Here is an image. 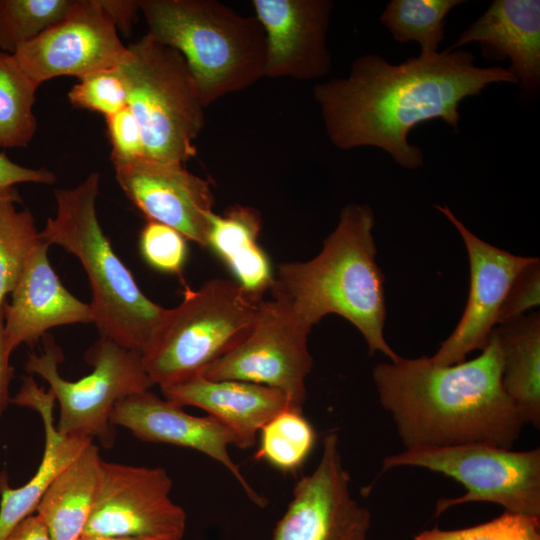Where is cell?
<instances>
[{
	"instance_id": "cell-21",
	"label": "cell",
	"mask_w": 540,
	"mask_h": 540,
	"mask_svg": "<svg viewBox=\"0 0 540 540\" xmlns=\"http://www.w3.org/2000/svg\"><path fill=\"white\" fill-rule=\"evenodd\" d=\"M471 42L481 44L487 57L508 58V70L521 87L540 85V1L495 0L447 50Z\"/></svg>"
},
{
	"instance_id": "cell-18",
	"label": "cell",
	"mask_w": 540,
	"mask_h": 540,
	"mask_svg": "<svg viewBox=\"0 0 540 540\" xmlns=\"http://www.w3.org/2000/svg\"><path fill=\"white\" fill-rule=\"evenodd\" d=\"M49 244L43 240L32 252L3 308L6 346L12 352L32 345L54 327L93 323L89 304L72 295L51 267Z\"/></svg>"
},
{
	"instance_id": "cell-12",
	"label": "cell",
	"mask_w": 540,
	"mask_h": 540,
	"mask_svg": "<svg viewBox=\"0 0 540 540\" xmlns=\"http://www.w3.org/2000/svg\"><path fill=\"white\" fill-rule=\"evenodd\" d=\"M128 46L98 0H75L69 14L12 55L22 72L37 86L47 80L118 67Z\"/></svg>"
},
{
	"instance_id": "cell-13",
	"label": "cell",
	"mask_w": 540,
	"mask_h": 540,
	"mask_svg": "<svg viewBox=\"0 0 540 540\" xmlns=\"http://www.w3.org/2000/svg\"><path fill=\"white\" fill-rule=\"evenodd\" d=\"M337 432L323 439L314 471L301 477L272 540H367L370 511L353 497Z\"/></svg>"
},
{
	"instance_id": "cell-26",
	"label": "cell",
	"mask_w": 540,
	"mask_h": 540,
	"mask_svg": "<svg viewBox=\"0 0 540 540\" xmlns=\"http://www.w3.org/2000/svg\"><path fill=\"white\" fill-rule=\"evenodd\" d=\"M37 88L13 55L0 50V147L22 148L33 139Z\"/></svg>"
},
{
	"instance_id": "cell-38",
	"label": "cell",
	"mask_w": 540,
	"mask_h": 540,
	"mask_svg": "<svg viewBox=\"0 0 540 540\" xmlns=\"http://www.w3.org/2000/svg\"><path fill=\"white\" fill-rule=\"evenodd\" d=\"M4 540H52L37 515H30L18 523Z\"/></svg>"
},
{
	"instance_id": "cell-14",
	"label": "cell",
	"mask_w": 540,
	"mask_h": 540,
	"mask_svg": "<svg viewBox=\"0 0 540 540\" xmlns=\"http://www.w3.org/2000/svg\"><path fill=\"white\" fill-rule=\"evenodd\" d=\"M459 232L469 258L470 289L464 312L450 336L429 357L435 365L461 363L474 350L483 349L497 325L511 284L534 257L511 254L473 234L448 206L434 205Z\"/></svg>"
},
{
	"instance_id": "cell-35",
	"label": "cell",
	"mask_w": 540,
	"mask_h": 540,
	"mask_svg": "<svg viewBox=\"0 0 540 540\" xmlns=\"http://www.w3.org/2000/svg\"><path fill=\"white\" fill-rule=\"evenodd\" d=\"M55 174L45 168H28L11 161L4 153H0V190L14 187L19 183L53 184Z\"/></svg>"
},
{
	"instance_id": "cell-30",
	"label": "cell",
	"mask_w": 540,
	"mask_h": 540,
	"mask_svg": "<svg viewBox=\"0 0 540 540\" xmlns=\"http://www.w3.org/2000/svg\"><path fill=\"white\" fill-rule=\"evenodd\" d=\"M540 519L504 511L500 516L475 526L442 530L434 527L414 540H540Z\"/></svg>"
},
{
	"instance_id": "cell-7",
	"label": "cell",
	"mask_w": 540,
	"mask_h": 540,
	"mask_svg": "<svg viewBox=\"0 0 540 540\" xmlns=\"http://www.w3.org/2000/svg\"><path fill=\"white\" fill-rule=\"evenodd\" d=\"M118 66L127 105L143 134L145 157L186 162L205 122L206 105L183 55L149 34L128 45Z\"/></svg>"
},
{
	"instance_id": "cell-23",
	"label": "cell",
	"mask_w": 540,
	"mask_h": 540,
	"mask_svg": "<svg viewBox=\"0 0 540 540\" xmlns=\"http://www.w3.org/2000/svg\"><path fill=\"white\" fill-rule=\"evenodd\" d=\"M262 228L260 213L234 205L210 217L208 244L227 263L240 286L255 300L270 290L273 274L257 239Z\"/></svg>"
},
{
	"instance_id": "cell-16",
	"label": "cell",
	"mask_w": 540,
	"mask_h": 540,
	"mask_svg": "<svg viewBox=\"0 0 540 540\" xmlns=\"http://www.w3.org/2000/svg\"><path fill=\"white\" fill-rule=\"evenodd\" d=\"M110 420L113 426L127 429L141 441L189 448L210 457L233 475L255 505L264 507L267 504L230 456L228 447L235 445L234 434L214 417L193 416L149 389L118 401Z\"/></svg>"
},
{
	"instance_id": "cell-10",
	"label": "cell",
	"mask_w": 540,
	"mask_h": 540,
	"mask_svg": "<svg viewBox=\"0 0 540 540\" xmlns=\"http://www.w3.org/2000/svg\"><path fill=\"white\" fill-rule=\"evenodd\" d=\"M311 329L283 301L261 300L250 333L200 376L270 386L283 391L302 409L306 377L313 366L307 347Z\"/></svg>"
},
{
	"instance_id": "cell-22",
	"label": "cell",
	"mask_w": 540,
	"mask_h": 540,
	"mask_svg": "<svg viewBox=\"0 0 540 540\" xmlns=\"http://www.w3.org/2000/svg\"><path fill=\"white\" fill-rule=\"evenodd\" d=\"M102 458L99 446L90 443L54 480L37 508L52 540H78L92 513Z\"/></svg>"
},
{
	"instance_id": "cell-27",
	"label": "cell",
	"mask_w": 540,
	"mask_h": 540,
	"mask_svg": "<svg viewBox=\"0 0 540 540\" xmlns=\"http://www.w3.org/2000/svg\"><path fill=\"white\" fill-rule=\"evenodd\" d=\"M462 0H392L380 16L398 42L416 41L421 55L438 53L444 39L445 17Z\"/></svg>"
},
{
	"instance_id": "cell-28",
	"label": "cell",
	"mask_w": 540,
	"mask_h": 540,
	"mask_svg": "<svg viewBox=\"0 0 540 540\" xmlns=\"http://www.w3.org/2000/svg\"><path fill=\"white\" fill-rule=\"evenodd\" d=\"M257 460L282 472H294L314 448L316 433L302 409L288 408L271 418L259 431Z\"/></svg>"
},
{
	"instance_id": "cell-29",
	"label": "cell",
	"mask_w": 540,
	"mask_h": 540,
	"mask_svg": "<svg viewBox=\"0 0 540 540\" xmlns=\"http://www.w3.org/2000/svg\"><path fill=\"white\" fill-rule=\"evenodd\" d=\"M75 0H0V50L13 54L61 22Z\"/></svg>"
},
{
	"instance_id": "cell-37",
	"label": "cell",
	"mask_w": 540,
	"mask_h": 540,
	"mask_svg": "<svg viewBox=\"0 0 540 540\" xmlns=\"http://www.w3.org/2000/svg\"><path fill=\"white\" fill-rule=\"evenodd\" d=\"M11 353L6 346L3 311L0 313V417L10 403L9 386L14 376V367L10 364Z\"/></svg>"
},
{
	"instance_id": "cell-9",
	"label": "cell",
	"mask_w": 540,
	"mask_h": 540,
	"mask_svg": "<svg viewBox=\"0 0 540 540\" xmlns=\"http://www.w3.org/2000/svg\"><path fill=\"white\" fill-rule=\"evenodd\" d=\"M402 466L421 467L463 484L466 493L440 498L435 516L469 502H491L504 511L540 519V448L514 451L487 443L405 449L383 458L380 474Z\"/></svg>"
},
{
	"instance_id": "cell-5",
	"label": "cell",
	"mask_w": 540,
	"mask_h": 540,
	"mask_svg": "<svg viewBox=\"0 0 540 540\" xmlns=\"http://www.w3.org/2000/svg\"><path fill=\"white\" fill-rule=\"evenodd\" d=\"M151 37L179 51L204 104L262 79L266 39L255 17L216 0H139Z\"/></svg>"
},
{
	"instance_id": "cell-36",
	"label": "cell",
	"mask_w": 540,
	"mask_h": 540,
	"mask_svg": "<svg viewBox=\"0 0 540 540\" xmlns=\"http://www.w3.org/2000/svg\"><path fill=\"white\" fill-rule=\"evenodd\" d=\"M117 30L129 35L140 12L139 0H98Z\"/></svg>"
},
{
	"instance_id": "cell-1",
	"label": "cell",
	"mask_w": 540,
	"mask_h": 540,
	"mask_svg": "<svg viewBox=\"0 0 540 540\" xmlns=\"http://www.w3.org/2000/svg\"><path fill=\"white\" fill-rule=\"evenodd\" d=\"M498 82L518 83L506 68L476 66L465 50L420 54L398 65L365 54L346 77L317 84L313 93L333 145L377 147L397 164L416 169L424 156L409 143L410 131L441 119L457 132L461 101Z\"/></svg>"
},
{
	"instance_id": "cell-20",
	"label": "cell",
	"mask_w": 540,
	"mask_h": 540,
	"mask_svg": "<svg viewBox=\"0 0 540 540\" xmlns=\"http://www.w3.org/2000/svg\"><path fill=\"white\" fill-rule=\"evenodd\" d=\"M55 401L52 391L39 388L30 375L23 377L20 389L11 398L12 404L31 408L40 415L45 435L44 452L35 474L18 488L10 487L5 470L0 473V540L36 511L54 480L93 442L58 432L53 419Z\"/></svg>"
},
{
	"instance_id": "cell-32",
	"label": "cell",
	"mask_w": 540,
	"mask_h": 540,
	"mask_svg": "<svg viewBox=\"0 0 540 540\" xmlns=\"http://www.w3.org/2000/svg\"><path fill=\"white\" fill-rule=\"evenodd\" d=\"M140 250L153 268L167 273H179L186 261V238L165 224L147 221L140 233Z\"/></svg>"
},
{
	"instance_id": "cell-4",
	"label": "cell",
	"mask_w": 540,
	"mask_h": 540,
	"mask_svg": "<svg viewBox=\"0 0 540 540\" xmlns=\"http://www.w3.org/2000/svg\"><path fill=\"white\" fill-rule=\"evenodd\" d=\"M99 183V173L93 172L74 188L56 190V215L47 220L40 236L81 262L92 291L89 305L93 323L100 336L142 354L167 309L145 296L104 234L96 213Z\"/></svg>"
},
{
	"instance_id": "cell-39",
	"label": "cell",
	"mask_w": 540,
	"mask_h": 540,
	"mask_svg": "<svg viewBox=\"0 0 540 540\" xmlns=\"http://www.w3.org/2000/svg\"><path fill=\"white\" fill-rule=\"evenodd\" d=\"M78 540H154L132 536L82 535Z\"/></svg>"
},
{
	"instance_id": "cell-24",
	"label": "cell",
	"mask_w": 540,
	"mask_h": 540,
	"mask_svg": "<svg viewBox=\"0 0 540 540\" xmlns=\"http://www.w3.org/2000/svg\"><path fill=\"white\" fill-rule=\"evenodd\" d=\"M504 390L524 424L540 426V314L532 312L494 328Z\"/></svg>"
},
{
	"instance_id": "cell-34",
	"label": "cell",
	"mask_w": 540,
	"mask_h": 540,
	"mask_svg": "<svg viewBox=\"0 0 540 540\" xmlns=\"http://www.w3.org/2000/svg\"><path fill=\"white\" fill-rule=\"evenodd\" d=\"M540 303V261L534 258L516 276L501 306L497 325L519 319Z\"/></svg>"
},
{
	"instance_id": "cell-8",
	"label": "cell",
	"mask_w": 540,
	"mask_h": 540,
	"mask_svg": "<svg viewBox=\"0 0 540 540\" xmlns=\"http://www.w3.org/2000/svg\"><path fill=\"white\" fill-rule=\"evenodd\" d=\"M44 351L30 354L25 363L29 374L47 381L59 404L56 428L65 436L97 438L103 448H111L116 438L110 417L121 399L149 390L150 380L142 354L100 336L86 351L84 359L92 366L90 374L76 380L64 379L58 370L61 349L51 335L45 336Z\"/></svg>"
},
{
	"instance_id": "cell-11",
	"label": "cell",
	"mask_w": 540,
	"mask_h": 540,
	"mask_svg": "<svg viewBox=\"0 0 540 540\" xmlns=\"http://www.w3.org/2000/svg\"><path fill=\"white\" fill-rule=\"evenodd\" d=\"M172 484L162 467L102 460L94 507L83 535L182 540L186 513L170 497Z\"/></svg>"
},
{
	"instance_id": "cell-17",
	"label": "cell",
	"mask_w": 540,
	"mask_h": 540,
	"mask_svg": "<svg viewBox=\"0 0 540 540\" xmlns=\"http://www.w3.org/2000/svg\"><path fill=\"white\" fill-rule=\"evenodd\" d=\"M251 5L265 33V77L314 80L328 74L332 1L252 0Z\"/></svg>"
},
{
	"instance_id": "cell-33",
	"label": "cell",
	"mask_w": 540,
	"mask_h": 540,
	"mask_svg": "<svg viewBox=\"0 0 540 540\" xmlns=\"http://www.w3.org/2000/svg\"><path fill=\"white\" fill-rule=\"evenodd\" d=\"M112 162H126L145 157L141 126L127 106L106 117Z\"/></svg>"
},
{
	"instance_id": "cell-2",
	"label": "cell",
	"mask_w": 540,
	"mask_h": 540,
	"mask_svg": "<svg viewBox=\"0 0 540 540\" xmlns=\"http://www.w3.org/2000/svg\"><path fill=\"white\" fill-rule=\"evenodd\" d=\"M372 377L406 449L473 442L511 449L524 425L502 384L494 329L472 360L441 366L400 356L376 365Z\"/></svg>"
},
{
	"instance_id": "cell-3",
	"label": "cell",
	"mask_w": 540,
	"mask_h": 540,
	"mask_svg": "<svg viewBox=\"0 0 540 540\" xmlns=\"http://www.w3.org/2000/svg\"><path fill=\"white\" fill-rule=\"evenodd\" d=\"M374 220L369 205H346L319 254L279 264L269 291L311 328L328 314L345 318L363 335L370 354L396 361L400 356L384 338L385 278L376 261Z\"/></svg>"
},
{
	"instance_id": "cell-31",
	"label": "cell",
	"mask_w": 540,
	"mask_h": 540,
	"mask_svg": "<svg viewBox=\"0 0 540 540\" xmlns=\"http://www.w3.org/2000/svg\"><path fill=\"white\" fill-rule=\"evenodd\" d=\"M70 103L106 117L127 106V89L118 67L90 73L68 92Z\"/></svg>"
},
{
	"instance_id": "cell-19",
	"label": "cell",
	"mask_w": 540,
	"mask_h": 540,
	"mask_svg": "<svg viewBox=\"0 0 540 540\" xmlns=\"http://www.w3.org/2000/svg\"><path fill=\"white\" fill-rule=\"evenodd\" d=\"M165 399L181 406L198 407L235 436V446H254L260 429L275 415L296 408L283 391L239 380H212L195 376L161 387Z\"/></svg>"
},
{
	"instance_id": "cell-25",
	"label": "cell",
	"mask_w": 540,
	"mask_h": 540,
	"mask_svg": "<svg viewBox=\"0 0 540 540\" xmlns=\"http://www.w3.org/2000/svg\"><path fill=\"white\" fill-rule=\"evenodd\" d=\"M17 190H0V313L32 252L42 241L29 210H18Z\"/></svg>"
},
{
	"instance_id": "cell-15",
	"label": "cell",
	"mask_w": 540,
	"mask_h": 540,
	"mask_svg": "<svg viewBox=\"0 0 540 540\" xmlns=\"http://www.w3.org/2000/svg\"><path fill=\"white\" fill-rule=\"evenodd\" d=\"M118 184L148 221L170 226L202 247L208 244L214 195L210 182L183 163L146 157L113 162Z\"/></svg>"
},
{
	"instance_id": "cell-6",
	"label": "cell",
	"mask_w": 540,
	"mask_h": 540,
	"mask_svg": "<svg viewBox=\"0 0 540 540\" xmlns=\"http://www.w3.org/2000/svg\"><path fill=\"white\" fill-rule=\"evenodd\" d=\"M259 302L234 280L186 287L142 353L152 383L161 388L200 375L250 333Z\"/></svg>"
}]
</instances>
